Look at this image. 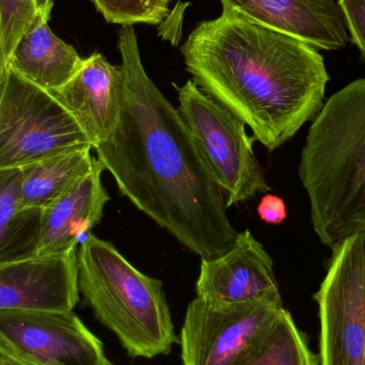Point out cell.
<instances>
[{
  "mask_svg": "<svg viewBox=\"0 0 365 365\" xmlns=\"http://www.w3.org/2000/svg\"><path fill=\"white\" fill-rule=\"evenodd\" d=\"M118 47L124 77L117 125L93 148L122 195L191 252L212 259L231 250L238 232L178 109L148 76L134 26Z\"/></svg>",
  "mask_w": 365,
  "mask_h": 365,
  "instance_id": "cell-1",
  "label": "cell"
},
{
  "mask_svg": "<svg viewBox=\"0 0 365 365\" xmlns=\"http://www.w3.org/2000/svg\"><path fill=\"white\" fill-rule=\"evenodd\" d=\"M182 45L187 71L270 152L323 109L329 75L317 47L222 6Z\"/></svg>",
  "mask_w": 365,
  "mask_h": 365,
  "instance_id": "cell-2",
  "label": "cell"
},
{
  "mask_svg": "<svg viewBox=\"0 0 365 365\" xmlns=\"http://www.w3.org/2000/svg\"><path fill=\"white\" fill-rule=\"evenodd\" d=\"M298 173L324 246L334 250L365 230V78L325 103L309 130Z\"/></svg>",
  "mask_w": 365,
  "mask_h": 365,
  "instance_id": "cell-3",
  "label": "cell"
},
{
  "mask_svg": "<svg viewBox=\"0 0 365 365\" xmlns=\"http://www.w3.org/2000/svg\"><path fill=\"white\" fill-rule=\"evenodd\" d=\"M77 263L79 293L130 357L170 353L177 336L162 281L139 272L113 244L91 233L77 251Z\"/></svg>",
  "mask_w": 365,
  "mask_h": 365,
  "instance_id": "cell-4",
  "label": "cell"
},
{
  "mask_svg": "<svg viewBox=\"0 0 365 365\" xmlns=\"http://www.w3.org/2000/svg\"><path fill=\"white\" fill-rule=\"evenodd\" d=\"M175 86L179 111L225 207L270 190L246 124L193 81Z\"/></svg>",
  "mask_w": 365,
  "mask_h": 365,
  "instance_id": "cell-5",
  "label": "cell"
},
{
  "mask_svg": "<svg viewBox=\"0 0 365 365\" xmlns=\"http://www.w3.org/2000/svg\"><path fill=\"white\" fill-rule=\"evenodd\" d=\"M85 147L92 148L87 135L51 92L9 68L0 102V170Z\"/></svg>",
  "mask_w": 365,
  "mask_h": 365,
  "instance_id": "cell-6",
  "label": "cell"
},
{
  "mask_svg": "<svg viewBox=\"0 0 365 365\" xmlns=\"http://www.w3.org/2000/svg\"><path fill=\"white\" fill-rule=\"evenodd\" d=\"M319 304V365H365V230L332 250Z\"/></svg>",
  "mask_w": 365,
  "mask_h": 365,
  "instance_id": "cell-7",
  "label": "cell"
},
{
  "mask_svg": "<svg viewBox=\"0 0 365 365\" xmlns=\"http://www.w3.org/2000/svg\"><path fill=\"white\" fill-rule=\"evenodd\" d=\"M269 302L219 304L195 298L181 330L184 365H240L259 346L281 310Z\"/></svg>",
  "mask_w": 365,
  "mask_h": 365,
  "instance_id": "cell-8",
  "label": "cell"
},
{
  "mask_svg": "<svg viewBox=\"0 0 365 365\" xmlns=\"http://www.w3.org/2000/svg\"><path fill=\"white\" fill-rule=\"evenodd\" d=\"M0 345L32 365H113L73 311L0 310Z\"/></svg>",
  "mask_w": 365,
  "mask_h": 365,
  "instance_id": "cell-9",
  "label": "cell"
},
{
  "mask_svg": "<svg viewBox=\"0 0 365 365\" xmlns=\"http://www.w3.org/2000/svg\"><path fill=\"white\" fill-rule=\"evenodd\" d=\"M195 293L212 304L269 302L283 306L274 262L248 229L236 236L231 250L212 259H201Z\"/></svg>",
  "mask_w": 365,
  "mask_h": 365,
  "instance_id": "cell-10",
  "label": "cell"
},
{
  "mask_svg": "<svg viewBox=\"0 0 365 365\" xmlns=\"http://www.w3.org/2000/svg\"><path fill=\"white\" fill-rule=\"evenodd\" d=\"M78 300L76 249L0 263V310L70 312Z\"/></svg>",
  "mask_w": 365,
  "mask_h": 365,
  "instance_id": "cell-11",
  "label": "cell"
},
{
  "mask_svg": "<svg viewBox=\"0 0 365 365\" xmlns=\"http://www.w3.org/2000/svg\"><path fill=\"white\" fill-rule=\"evenodd\" d=\"M123 89L121 66H113L102 53H94L83 60L68 83L48 92L74 118L93 149L115 130Z\"/></svg>",
  "mask_w": 365,
  "mask_h": 365,
  "instance_id": "cell-12",
  "label": "cell"
},
{
  "mask_svg": "<svg viewBox=\"0 0 365 365\" xmlns=\"http://www.w3.org/2000/svg\"><path fill=\"white\" fill-rule=\"evenodd\" d=\"M268 27L296 36L317 48L336 51L349 41L339 0H220Z\"/></svg>",
  "mask_w": 365,
  "mask_h": 365,
  "instance_id": "cell-13",
  "label": "cell"
},
{
  "mask_svg": "<svg viewBox=\"0 0 365 365\" xmlns=\"http://www.w3.org/2000/svg\"><path fill=\"white\" fill-rule=\"evenodd\" d=\"M102 164L96 160L89 175L43 210L38 255H66L83 234L100 223L109 195L102 184Z\"/></svg>",
  "mask_w": 365,
  "mask_h": 365,
  "instance_id": "cell-14",
  "label": "cell"
},
{
  "mask_svg": "<svg viewBox=\"0 0 365 365\" xmlns=\"http://www.w3.org/2000/svg\"><path fill=\"white\" fill-rule=\"evenodd\" d=\"M48 21L38 12L13 49L9 68L36 87L53 91L72 78L83 58L53 34Z\"/></svg>",
  "mask_w": 365,
  "mask_h": 365,
  "instance_id": "cell-15",
  "label": "cell"
},
{
  "mask_svg": "<svg viewBox=\"0 0 365 365\" xmlns=\"http://www.w3.org/2000/svg\"><path fill=\"white\" fill-rule=\"evenodd\" d=\"M21 169L0 170V263L38 255L43 210L23 208Z\"/></svg>",
  "mask_w": 365,
  "mask_h": 365,
  "instance_id": "cell-16",
  "label": "cell"
},
{
  "mask_svg": "<svg viewBox=\"0 0 365 365\" xmlns=\"http://www.w3.org/2000/svg\"><path fill=\"white\" fill-rule=\"evenodd\" d=\"M91 150H71L21 168V207L45 210L89 175L96 163Z\"/></svg>",
  "mask_w": 365,
  "mask_h": 365,
  "instance_id": "cell-17",
  "label": "cell"
},
{
  "mask_svg": "<svg viewBox=\"0 0 365 365\" xmlns=\"http://www.w3.org/2000/svg\"><path fill=\"white\" fill-rule=\"evenodd\" d=\"M240 365H319V358L283 308L257 349Z\"/></svg>",
  "mask_w": 365,
  "mask_h": 365,
  "instance_id": "cell-18",
  "label": "cell"
},
{
  "mask_svg": "<svg viewBox=\"0 0 365 365\" xmlns=\"http://www.w3.org/2000/svg\"><path fill=\"white\" fill-rule=\"evenodd\" d=\"M107 21L122 26L158 25L169 15L164 0H92Z\"/></svg>",
  "mask_w": 365,
  "mask_h": 365,
  "instance_id": "cell-19",
  "label": "cell"
},
{
  "mask_svg": "<svg viewBox=\"0 0 365 365\" xmlns=\"http://www.w3.org/2000/svg\"><path fill=\"white\" fill-rule=\"evenodd\" d=\"M36 14L32 0H0V49L8 64L13 49Z\"/></svg>",
  "mask_w": 365,
  "mask_h": 365,
  "instance_id": "cell-20",
  "label": "cell"
},
{
  "mask_svg": "<svg viewBox=\"0 0 365 365\" xmlns=\"http://www.w3.org/2000/svg\"><path fill=\"white\" fill-rule=\"evenodd\" d=\"M349 38L365 58V0H339Z\"/></svg>",
  "mask_w": 365,
  "mask_h": 365,
  "instance_id": "cell-21",
  "label": "cell"
},
{
  "mask_svg": "<svg viewBox=\"0 0 365 365\" xmlns=\"http://www.w3.org/2000/svg\"><path fill=\"white\" fill-rule=\"evenodd\" d=\"M257 210L259 218L267 225H281L287 217V205L282 197L269 193L262 197Z\"/></svg>",
  "mask_w": 365,
  "mask_h": 365,
  "instance_id": "cell-22",
  "label": "cell"
},
{
  "mask_svg": "<svg viewBox=\"0 0 365 365\" xmlns=\"http://www.w3.org/2000/svg\"><path fill=\"white\" fill-rule=\"evenodd\" d=\"M0 365H32L21 358L13 355L0 345Z\"/></svg>",
  "mask_w": 365,
  "mask_h": 365,
  "instance_id": "cell-23",
  "label": "cell"
},
{
  "mask_svg": "<svg viewBox=\"0 0 365 365\" xmlns=\"http://www.w3.org/2000/svg\"><path fill=\"white\" fill-rule=\"evenodd\" d=\"M9 74V64L2 55L0 49V102H1L2 96H4V87H6V78Z\"/></svg>",
  "mask_w": 365,
  "mask_h": 365,
  "instance_id": "cell-24",
  "label": "cell"
},
{
  "mask_svg": "<svg viewBox=\"0 0 365 365\" xmlns=\"http://www.w3.org/2000/svg\"><path fill=\"white\" fill-rule=\"evenodd\" d=\"M36 4V10L45 19H51V10H53V0H32Z\"/></svg>",
  "mask_w": 365,
  "mask_h": 365,
  "instance_id": "cell-25",
  "label": "cell"
},
{
  "mask_svg": "<svg viewBox=\"0 0 365 365\" xmlns=\"http://www.w3.org/2000/svg\"><path fill=\"white\" fill-rule=\"evenodd\" d=\"M170 1H171V0H164V2H165V4H167V6H168L169 2H170Z\"/></svg>",
  "mask_w": 365,
  "mask_h": 365,
  "instance_id": "cell-26",
  "label": "cell"
}]
</instances>
